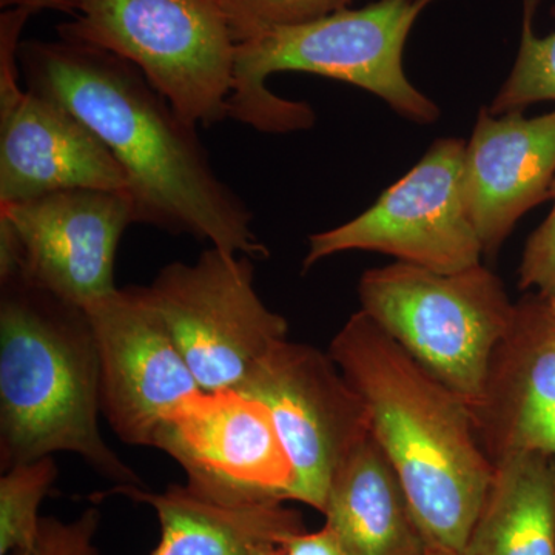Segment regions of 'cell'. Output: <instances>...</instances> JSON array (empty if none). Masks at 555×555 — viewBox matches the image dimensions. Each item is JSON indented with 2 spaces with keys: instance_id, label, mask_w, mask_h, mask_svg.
Listing matches in <instances>:
<instances>
[{
  "instance_id": "cell-1",
  "label": "cell",
  "mask_w": 555,
  "mask_h": 555,
  "mask_svg": "<svg viewBox=\"0 0 555 555\" xmlns=\"http://www.w3.org/2000/svg\"><path fill=\"white\" fill-rule=\"evenodd\" d=\"M25 89L78 116L107 145L129 179L137 224L269 257L254 215L219 179L190 126L133 64L96 47L61 39L21 43Z\"/></svg>"
},
{
  "instance_id": "cell-2",
  "label": "cell",
  "mask_w": 555,
  "mask_h": 555,
  "mask_svg": "<svg viewBox=\"0 0 555 555\" xmlns=\"http://www.w3.org/2000/svg\"><path fill=\"white\" fill-rule=\"evenodd\" d=\"M327 353L363 401L429 546L462 554L495 469L470 408L361 310Z\"/></svg>"
},
{
  "instance_id": "cell-3",
  "label": "cell",
  "mask_w": 555,
  "mask_h": 555,
  "mask_svg": "<svg viewBox=\"0 0 555 555\" xmlns=\"http://www.w3.org/2000/svg\"><path fill=\"white\" fill-rule=\"evenodd\" d=\"M0 465L82 456L116 486L141 478L101 436V375L89 315L24 280L0 283Z\"/></svg>"
},
{
  "instance_id": "cell-4",
  "label": "cell",
  "mask_w": 555,
  "mask_h": 555,
  "mask_svg": "<svg viewBox=\"0 0 555 555\" xmlns=\"http://www.w3.org/2000/svg\"><path fill=\"white\" fill-rule=\"evenodd\" d=\"M434 2L379 0L364 9L272 28L238 43L229 119L270 134L310 129L317 116L309 104L284 100L268 89L269 76L298 72L371 91L414 122H436L440 108L412 86L403 68L409 33Z\"/></svg>"
},
{
  "instance_id": "cell-5",
  "label": "cell",
  "mask_w": 555,
  "mask_h": 555,
  "mask_svg": "<svg viewBox=\"0 0 555 555\" xmlns=\"http://www.w3.org/2000/svg\"><path fill=\"white\" fill-rule=\"evenodd\" d=\"M366 313L409 356L476 411L496 347L516 305L495 273L478 264L440 273L397 261L363 273Z\"/></svg>"
},
{
  "instance_id": "cell-6",
  "label": "cell",
  "mask_w": 555,
  "mask_h": 555,
  "mask_svg": "<svg viewBox=\"0 0 555 555\" xmlns=\"http://www.w3.org/2000/svg\"><path fill=\"white\" fill-rule=\"evenodd\" d=\"M61 39L122 57L196 127L229 119L236 42L221 0H72Z\"/></svg>"
},
{
  "instance_id": "cell-7",
  "label": "cell",
  "mask_w": 555,
  "mask_h": 555,
  "mask_svg": "<svg viewBox=\"0 0 555 555\" xmlns=\"http://www.w3.org/2000/svg\"><path fill=\"white\" fill-rule=\"evenodd\" d=\"M147 294L207 392L238 389L255 364L287 339L286 318L259 298L246 255L211 246L192 264L160 270Z\"/></svg>"
},
{
  "instance_id": "cell-8",
  "label": "cell",
  "mask_w": 555,
  "mask_h": 555,
  "mask_svg": "<svg viewBox=\"0 0 555 555\" xmlns=\"http://www.w3.org/2000/svg\"><path fill=\"white\" fill-rule=\"evenodd\" d=\"M465 141L438 139L422 160L360 217L309 238L302 270L349 250L379 251L440 273L481 264L483 246L462 190Z\"/></svg>"
},
{
  "instance_id": "cell-9",
  "label": "cell",
  "mask_w": 555,
  "mask_h": 555,
  "mask_svg": "<svg viewBox=\"0 0 555 555\" xmlns=\"http://www.w3.org/2000/svg\"><path fill=\"white\" fill-rule=\"evenodd\" d=\"M236 390L261 401L275 422L294 469L291 502L323 513L332 477L371 433L353 387L328 353L283 339Z\"/></svg>"
},
{
  "instance_id": "cell-10",
  "label": "cell",
  "mask_w": 555,
  "mask_h": 555,
  "mask_svg": "<svg viewBox=\"0 0 555 555\" xmlns=\"http://www.w3.org/2000/svg\"><path fill=\"white\" fill-rule=\"evenodd\" d=\"M152 448L199 494L228 505L291 502L294 469L269 409L236 389L199 390L171 409Z\"/></svg>"
},
{
  "instance_id": "cell-11",
  "label": "cell",
  "mask_w": 555,
  "mask_h": 555,
  "mask_svg": "<svg viewBox=\"0 0 555 555\" xmlns=\"http://www.w3.org/2000/svg\"><path fill=\"white\" fill-rule=\"evenodd\" d=\"M20 241L22 275L79 308L116 291L122 233L137 224L126 190L68 189L0 206Z\"/></svg>"
},
{
  "instance_id": "cell-12",
  "label": "cell",
  "mask_w": 555,
  "mask_h": 555,
  "mask_svg": "<svg viewBox=\"0 0 555 555\" xmlns=\"http://www.w3.org/2000/svg\"><path fill=\"white\" fill-rule=\"evenodd\" d=\"M96 341L101 411L124 443L152 447L167 414L201 387L147 287L116 288L83 309Z\"/></svg>"
},
{
  "instance_id": "cell-13",
  "label": "cell",
  "mask_w": 555,
  "mask_h": 555,
  "mask_svg": "<svg viewBox=\"0 0 555 555\" xmlns=\"http://www.w3.org/2000/svg\"><path fill=\"white\" fill-rule=\"evenodd\" d=\"M68 189L127 192L129 179L78 116L0 75V206Z\"/></svg>"
},
{
  "instance_id": "cell-14",
  "label": "cell",
  "mask_w": 555,
  "mask_h": 555,
  "mask_svg": "<svg viewBox=\"0 0 555 555\" xmlns=\"http://www.w3.org/2000/svg\"><path fill=\"white\" fill-rule=\"evenodd\" d=\"M462 190L483 254L494 258L518 219L554 196L555 112L495 119L481 108L463 155Z\"/></svg>"
},
{
  "instance_id": "cell-15",
  "label": "cell",
  "mask_w": 555,
  "mask_h": 555,
  "mask_svg": "<svg viewBox=\"0 0 555 555\" xmlns=\"http://www.w3.org/2000/svg\"><path fill=\"white\" fill-rule=\"evenodd\" d=\"M112 492L155 511L160 540L152 555H261L306 531L301 514L284 502L228 505L189 485H170L164 492L116 486Z\"/></svg>"
},
{
  "instance_id": "cell-16",
  "label": "cell",
  "mask_w": 555,
  "mask_h": 555,
  "mask_svg": "<svg viewBox=\"0 0 555 555\" xmlns=\"http://www.w3.org/2000/svg\"><path fill=\"white\" fill-rule=\"evenodd\" d=\"M323 514L346 555H423L429 547L400 477L371 433L332 477Z\"/></svg>"
},
{
  "instance_id": "cell-17",
  "label": "cell",
  "mask_w": 555,
  "mask_h": 555,
  "mask_svg": "<svg viewBox=\"0 0 555 555\" xmlns=\"http://www.w3.org/2000/svg\"><path fill=\"white\" fill-rule=\"evenodd\" d=\"M555 408V323L540 295L516 305L513 323L496 347L485 397L473 412L485 451L494 456L507 437Z\"/></svg>"
},
{
  "instance_id": "cell-18",
  "label": "cell",
  "mask_w": 555,
  "mask_h": 555,
  "mask_svg": "<svg viewBox=\"0 0 555 555\" xmlns=\"http://www.w3.org/2000/svg\"><path fill=\"white\" fill-rule=\"evenodd\" d=\"M494 465L462 555H555V456L517 451Z\"/></svg>"
},
{
  "instance_id": "cell-19",
  "label": "cell",
  "mask_w": 555,
  "mask_h": 555,
  "mask_svg": "<svg viewBox=\"0 0 555 555\" xmlns=\"http://www.w3.org/2000/svg\"><path fill=\"white\" fill-rule=\"evenodd\" d=\"M57 477L53 456L22 463L0 478V555H30L38 539L39 506Z\"/></svg>"
},
{
  "instance_id": "cell-20",
  "label": "cell",
  "mask_w": 555,
  "mask_h": 555,
  "mask_svg": "<svg viewBox=\"0 0 555 555\" xmlns=\"http://www.w3.org/2000/svg\"><path fill=\"white\" fill-rule=\"evenodd\" d=\"M532 21L534 14H524L516 64L488 108L491 115L521 112L535 102L555 101V31L539 38Z\"/></svg>"
},
{
  "instance_id": "cell-21",
  "label": "cell",
  "mask_w": 555,
  "mask_h": 555,
  "mask_svg": "<svg viewBox=\"0 0 555 555\" xmlns=\"http://www.w3.org/2000/svg\"><path fill=\"white\" fill-rule=\"evenodd\" d=\"M236 42L286 25L305 24L347 9L353 0H221Z\"/></svg>"
},
{
  "instance_id": "cell-22",
  "label": "cell",
  "mask_w": 555,
  "mask_h": 555,
  "mask_svg": "<svg viewBox=\"0 0 555 555\" xmlns=\"http://www.w3.org/2000/svg\"><path fill=\"white\" fill-rule=\"evenodd\" d=\"M100 521L101 514L96 507L83 511L73 521L42 517L30 555H100L94 546Z\"/></svg>"
},
{
  "instance_id": "cell-23",
  "label": "cell",
  "mask_w": 555,
  "mask_h": 555,
  "mask_svg": "<svg viewBox=\"0 0 555 555\" xmlns=\"http://www.w3.org/2000/svg\"><path fill=\"white\" fill-rule=\"evenodd\" d=\"M518 286L521 291L535 288L543 298L555 295V204L550 217L526 243Z\"/></svg>"
},
{
  "instance_id": "cell-24",
  "label": "cell",
  "mask_w": 555,
  "mask_h": 555,
  "mask_svg": "<svg viewBox=\"0 0 555 555\" xmlns=\"http://www.w3.org/2000/svg\"><path fill=\"white\" fill-rule=\"evenodd\" d=\"M287 555H346L337 535L326 525L320 531H302L284 543Z\"/></svg>"
},
{
  "instance_id": "cell-25",
  "label": "cell",
  "mask_w": 555,
  "mask_h": 555,
  "mask_svg": "<svg viewBox=\"0 0 555 555\" xmlns=\"http://www.w3.org/2000/svg\"><path fill=\"white\" fill-rule=\"evenodd\" d=\"M0 9H30L33 11H60V13L75 16V7L72 0H0Z\"/></svg>"
},
{
  "instance_id": "cell-26",
  "label": "cell",
  "mask_w": 555,
  "mask_h": 555,
  "mask_svg": "<svg viewBox=\"0 0 555 555\" xmlns=\"http://www.w3.org/2000/svg\"><path fill=\"white\" fill-rule=\"evenodd\" d=\"M423 555H462L454 551L444 550V547L429 546Z\"/></svg>"
},
{
  "instance_id": "cell-27",
  "label": "cell",
  "mask_w": 555,
  "mask_h": 555,
  "mask_svg": "<svg viewBox=\"0 0 555 555\" xmlns=\"http://www.w3.org/2000/svg\"><path fill=\"white\" fill-rule=\"evenodd\" d=\"M284 543H281V545L269 547V550H266L264 553H262L261 555H287L286 551H284Z\"/></svg>"
},
{
  "instance_id": "cell-28",
  "label": "cell",
  "mask_w": 555,
  "mask_h": 555,
  "mask_svg": "<svg viewBox=\"0 0 555 555\" xmlns=\"http://www.w3.org/2000/svg\"><path fill=\"white\" fill-rule=\"evenodd\" d=\"M545 301H546L547 312H550V315H551V318H553V321L555 323V295H553V297L545 298Z\"/></svg>"
}]
</instances>
